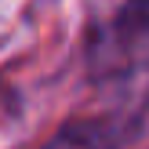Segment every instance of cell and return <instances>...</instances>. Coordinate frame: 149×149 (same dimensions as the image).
<instances>
[{
    "label": "cell",
    "instance_id": "cell-1",
    "mask_svg": "<svg viewBox=\"0 0 149 149\" xmlns=\"http://www.w3.org/2000/svg\"><path fill=\"white\" fill-rule=\"evenodd\" d=\"M84 58L95 84L138 80V73L149 69V11L124 4L109 22L91 29Z\"/></svg>",
    "mask_w": 149,
    "mask_h": 149
},
{
    "label": "cell",
    "instance_id": "cell-2",
    "mask_svg": "<svg viewBox=\"0 0 149 149\" xmlns=\"http://www.w3.org/2000/svg\"><path fill=\"white\" fill-rule=\"evenodd\" d=\"M146 106H127L98 116H73L36 149H124L142 127Z\"/></svg>",
    "mask_w": 149,
    "mask_h": 149
},
{
    "label": "cell",
    "instance_id": "cell-3",
    "mask_svg": "<svg viewBox=\"0 0 149 149\" xmlns=\"http://www.w3.org/2000/svg\"><path fill=\"white\" fill-rule=\"evenodd\" d=\"M124 4H131V7H142V11H149V0H124Z\"/></svg>",
    "mask_w": 149,
    "mask_h": 149
}]
</instances>
